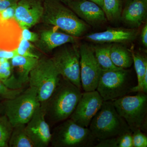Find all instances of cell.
Instances as JSON below:
<instances>
[{"label": "cell", "instance_id": "74e56055", "mask_svg": "<svg viewBox=\"0 0 147 147\" xmlns=\"http://www.w3.org/2000/svg\"><path fill=\"white\" fill-rule=\"evenodd\" d=\"M62 3H63L65 5H66L69 2L71 1V0H59Z\"/></svg>", "mask_w": 147, "mask_h": 147}, {"label": "cell", "instance_id": "d590c367", "mask_svg": "<svg viewBox=\"0 0 147 147\" xmlns=\"http://www.w3.org/2000/svg\"><path fill=\"white\" fill-rule=\"evenodd\" d=\"M89 1H91L96 4L98 5L101 8L102 7L103 0H89Z\"/></svg>", "mask_w": 147, "mask_h": 147}, {"label": "cell", "instance_id": "5b68a950", "mask_svg": "<svg viewBox=\"0 0 147 147\" xmlns=\"http://www.w3.org/2000/svg\"><path fill=\"white\" fill-rule=\"evenodd\" d=\"M54 128L50 143L54 147H94L96 139L89 129L68 119Z\"/></svg>", "mask_w": 147, "mask_h": 147}, {"label": "cell", "instance_id": "ffe728a7", "mask_svg": "<svg viewBox=\"0 0 147 147\" xmlns=\"http://www.w3.org/2000/svg\"><path fill=\"white\" fill-rule=\"evenodd\" d=\"M110 54L113 64L119 68L126 69L130 67L133 63L131 53L123 46L110 45Z\"/></svg>", "mask_w": 147, "mask_h": 147}, {"label": "cell", "instance_id": "30bf717a", "mask_svg": "<svg viewBox=\"0 0 147 147\" xmlns=\"http://www.w3.org/2000/svg\"><path fill=\"white\" fill-rule=\"evenodd\" d=\"M79 52L82 87L85 92L95 90L102 69L96 60L93 47L83 44Z\"/></svg>", "mask_w": 147, "mask_h": 147}, {"label": "cell", "instance_id": "4dcf8cb0", "mask_svg": "<svg viewBox=\"0 0 147 147\" xmlns=\"http://www.w3.org/2000/svg\"><path fill=\"white\" fill-rule=\"evenodd\" d=\"M21 38L30 42H36L39 38V35L29 30L28 28L22 29Z\"/></svg>", "mask_w": 147, "mask_h": 147}, {"label": "cell", "instance_id": "83f0119b", "mask_svg": "<svg viewBox=\"0 0 147 147\" xmlns=\"http://www.w3.org/2000/svg\"><path fill=\"white\" fill-rule=\"evenodd\" d=\"M133 147H147V137L140 129L132 131Z\"/></svg>", "mask_w": 147, "mask_h": 147}, {"label": "cell", "instance_id": "836d02e7", "mask_svg": "<svg viewBox=\"0 0 147 147\" xmlns=\"http://www.w3.org/2000/svg\"><path fill=\"white\" fill-rule=\"evenodd\" d=\"M19 0H0V12L11 6L16 4Z\"/></svg>", "mask_w": 147, "mask_h": 147}, {"label": "cell", "instance_id": "9c48e42d", "mask_svg": "<svg viewBox=\"0 0 147 147\" xmlns=\"http://www.w3.org/2000/svg\"><path fill=\"white\" fill-rule=\"evenodd\" d=\"M52 59L62 77L81 89L80 55L75 46L63 47L53 55Z\"/></svg>", "mask_w": 147, "mask_h": 147}, {"label": "cell", "instance_id": "7402d4cb", "mask_svg": "<svg viewBox=\"0 0 147 147\" xmlns=\"http://www.w3.org/2000/svg\"><path fill=\"white\" fill-rule=\"evenodd\" d=\"M110 45L96 46L93 48L95 57L102 70L123 69L119 68L113 64L110 57Z\"/></svg>", "mask_w": 147, "mask_h": 147}, {"label": "cell", "instance_id": "7a4b0ae2", "mask_svg": "<svg viewBox=\"0 0 147 147\" xmlns=\"http://www.w3.org/2000/svg\"><path fill=\"white\" fill-rule=\"evenodd\" d=\"M41 20L76 37L84 34L88 28L84 21L59 0H44Z\"/></svg>", "mask_w": 147, "mask_h": 147}, {"label": "cell", "instance_id": "e0dca14e", "mask_svg": "<svg viewBox=\"0 0 147 147\" xmlns=\"http://www.w3.org/2000/svg\"><path fill=\"white\" fill-rule=\"evenodd\" d=\"M147 0H132L122 11V19L129 26L138 27L146 18Z\"/></svg>", "mask_w": 147, "mask_h": 147}, {"label": "cell", "instance_id": "8d00e7d4", "mask_svg": "<svg viewBox=\"0 0 147 147\" xmlns=\"http://www.w3.org/2000/svg\"><path fill=\"white\" fill-rule=\"evenodd\" d=\"M3 102H0V115L2 113H3Z\"/></svg>", "mask_w": 147, "mask_h": 147}, {"label": "cell", "instance_id": "52a82bcc", "mask_svg": "<svg viewBox=\"0 0 147 147\" xmlns=\"http://www.w3.org/2000/svg\"><path fill=\"white\" fill-rule=\"evenodd\" d=\"M3 104V113L13 127L26 124L40 103L35 88L30 86L16 97L4 100Z\"/></svg>", "mask_w": 147, "mask_h": 147}, {"label": "cell", "instance_id": "6da1fadb", "mask_svg": "<svg viewBox=\"0 0 147 147\" xmlns=\"http://www.w3.org/2000/svg\"><path fill=\"white\" fill-rule=\"evenodd\" d=\"M82 94L81 89L61 76L53 94L45 102L40 103L44 108L46 121L55 124L69 118Z\"/></svg>", "mask_w": 147, "mask_h": 147}, {"label": "cell", "instance_id": "44dd1931", "mask_svg": "<svg viewBox=\"0 0 147 147\" xmlns=\"http://www.w3.org/2000/svg\"><path fill=\"white\" fill-rule=\"evenodd\" d=\"M26 125V124H18L13 127L9 147H34L27 134Z\"/></svg>", "mask_w": 147, "mask_h": 147}, {"label": "cell", "instance_id": "f546056e", "mask_svg": "<svg viewBox=\"0 0 147 147\" xmlns=\"http://www.w3.org/2000/svg\"><path fill=\"white\" fill-rule=\"evenodd\" d=\"M16 5L17 4L11 6L5 10L0 12V16L3 21H7L14 18Z\"/></svg>", "mask_w": 147, "mask_h": 147}, {"label": "cell", "instance_id": "603a6c76", "mask_svg": "<svg viewBox=\"0 0 147 147\" xmlns=\"http://www.w3.org/2000/svg\"><path fill=\"white\" fill-rule=\"evenodd\" d=\"M101 8L108 21H117L122 11V0H103Z\"/></svg>", "mask_w": 147, "mask_h": 147}, {"label": "cell", "instance_id": "4316f807", "mask_svg": "<svg viewBox=\"0 0 147 147\" xmlns=\"http://www.w3.org/2000/svg\"><path fill=\"white\" fill-rule=\"evenodd\" d=\"M23 90H13L9 88L0 81V100H5L16 97Z\"/></svg>", "mask_w": 147, "mask_h": 147}, {"label": "cell", "instance_id": "484cf974", "mask_svg": "<svg viewBox=\"0 0 147 147\" xmlns=\"http://www.w3.org/2000/svg\"><path fill=\"white\" fill-rule=\"evenodd\" d=\"M34 46L30 41L21 38L18 47L16 49L18 55L24 57L39 58V57L33 53Z\"/></svg>", "mask_w": 147, "mask_h": 147}, {"label": "cell", "instance_id": "d6a6232c", "mask_svg": "<svg viewBox=\"0 0 147 147\" xmlns=\"http://www.w3.org/2000/svg\"><path fill=\"white\" fill-rule=\"evenodd\" d=\"M18 55L16 49L11 51L0 50V58H3L10 60L13 57Z\"/></svg>", "mask_w": 147, "mask_h": 147}, {"label": "cell", "instance_id": "cb8c5ba5", "mask_svg": "<svg viewBox=\"0 0 147 147\" xmlns=\"http://www.w3.org/2000/svg\"><path fill=\"white\" fill-rule=\"evenodd\" d=\"M131 54L137 74V84L136 86H138L142 83L144 76L147 72V59L139 53H134L132 49Z\"/></svg>", "mask_w": 147, "mask_h": 147}, {"label": "cell", "instance_id": "ba28073f", "mask_svg": "<svg viewBox=\"0 0 147 147\" xmlns=\"http://www.w3.org/2000/svg\"><path fill=\"white\" fill-rule=\"evenodd\" d=\"M135 86L126 69H102L96 90L104 101H108L131 93Z\"/></svg>", "mask_w": 147, "mask_h": 147}, {"label": "cell", "instance_id": "1f68e13d", "mask_svg": "<svg viewBox=\"0 0 147 147\" xmlns=\"http://www.w3.org/2000/svg\"><path fill=\"white\" fill-rule=\"evenodd\" d=\"M95 147H118L117 137H111L100 142L94 146Z\"/></svg>", "mask_w": 147, "mask_h": 147}, {"label": "cell", "instance_id": "8fae6325", "mask_svg": "<svg viewBox=\"0 0 147 147\" xmlns=\"http://www.w3.org/2000/svg\"><path fill=\"white\" fill-rule=\"evenodd\" d=\"M103 101L96 90L82 93L69 118L80 126L88 127L92 119L101 108Z\"/></svg>", "mask_w": 147, "mask_h": 147}, {"label": "cell", "instance_id": "7c38bea8", "mask_svg": "<svg viewBox=\"0 0 147 147\" xmlns=\"http://www.w3.org/2000/svg\"><path fill=\"white\" fill-rule=\"evenodd\" d=\"M26 129L34 147L48 146L51 141L52 133L45 119L44 108L41 104L26 124Z\"/></svg>", "mask_w": 147, "mask_h": 147}, {"label": "cell", "instance_id": "d4e9b609", "mask_svg": "<svg viewBox=\"0 0 147 147\" xmlns=\"http://www.w3.org/2000/svg\"><path fill=\"white\" fill-rule=\"evenodd\" d=\"M13 126L5 115H0V147H9Z\"/></svg>", "mask_w": 147, "mask_h": 147}, {"label": "cell", "instance_id": "3957f363", "mask_svg": "<svg viewBox=\"0 0 147 147\" xmlns=\"http://www.w3.org/2000/svg\"><path fill=\"white\" fill-rule=\"evenodd\" d=\"M89 127L94 137L99 141L131 131L126 122L117 112L112 100L103 101Z\"/></svg>", "mask_w": 147, "mask_h": 147}, {"label": "cell", "instance_id": "9a60e30c", "mask_svg": "<svg viewBox=\"0 0 147 147\" xmlns=\"http://www.w3.org/2000/svg\"><path fill=\"white\" fill-rule=\"evenodd\" d=\"M21 31L14 18L4 21L0 16V50L16 49L21 40Z\"/></svg>", "mask_w": 147, "mask_h": 147}, {"label": "cell", "instance_id": "ac0fdd59", "mask_svg": "<svg viewBox=\"0 0 147 147\" xmlns=\"http://www.w3.org/2000/svg\"><path fill=\"white\" fill-rule=\"evenodd\" d=\"M39 58L17 55L10 59L13 76L22 86L28 83L30 72Z\"/></svg>", "mask_w": 147, "mask_h": 147}, {"label": "cell", "instance_id": "4fadbf2b", "mask_svg": "<svg viewBox=\"0 0 147 147\" xmlns=\"http://www.w3.org/2000/svg\"><path fill=\"white\" fill-rule=\"evenodd\" d=\"M44 0H19L14 18L21 29H29L41 20Z\"/></svg>", "mask_w": 147, "mask_h": 147}, {"label": "cell", "instance_id": "d6986e66", "mask_svg": "<svg viewBox=\"0 0 147 147\" xmlns=\"http://www.w3.org/2000/svg\"><path fill=\"white\" fill-rule=\"evenodd\" d=\"M136 36L135 32L130 30L110 29L105 31L88 35L86 38L90 41L98 43L120 42L132 40Z\"/></svg>", "mask_w": 147, "mask_h": 147}, {"label": "cell", "instance_id": "8992f818", "mask_svg": "<svg viewBox=\"0 0 147 147\" xmlns=\"http://www.w3.org/2000/svg\"><path fill=\"white\" fill-rule=\"evenodd\" d=\"M135 95L124 96L112 100L117 112L126 122L131 131L147 127V94L138 92Z\"/></svg>", "mask_w": 147, "mask_h": 147}, {"label": "cell", "instance_id": "2e32d148", "mask_svg": "<svg viewBox=\"0 0 147 147\" xmlns=\"http://www.w3.org/2000/svg\"><path fill=\"white\" fill-rule=\"evenodd\" d=\"M77 37L54 30L43 31L39 35L37 45L42 52H51L56 47L67 43H74Z\"/></svg>", "mask_w": 147, "mask_h": 147}, {"label": "cell", "instance_id": "e575fe53", "mask_svg": "<svg viewBox=\"0 0 147 147\" xmlns=\"http://www.w3.org/2000/svg\"><path fill=\"white\" fill-rule=\"evenodd\" d=\"M141 38L143 45L147 47V25L146 24L142 30Z\"/></svg>", "mask_w": 147, "mask_h": 147}, {"label": "cell", "instance_id": "277c9868", "mask_svg": "<svg viewBox=\"0 0 147 147\" xmlns=\"http://www.w3.org/2000/svg\"><path fill=\"white\" fill-rule=\"evenodd\" d=\"M61 76L52 58L38 59L29 75L30 86L35 88L40 103L45 102L55 90Z\"/></svg>", "mask_w": 147, "mask_h": 147}, {"label": "cell", "instance_id": "f1b7e54d", "mask_svg": "<svg viewBox=\"0 0 147 147\" xmlns=\"http://www.w3.org/2000/svg\"><path fill=\"white\" fill-rule=\"evenodd\" d=\"M118 147H133L132 131H129L117 137Z\"/></svg>", "mask_w": 147, "mask_h": 147}, {"label": "cell", "instance_id": "5bb4252c", "mask_svg": "<svg viewBox=\"0 0 147 147\" xmlns=\"http://www.w3.org/2000/svg\"><path fill=\"white\" fill-rule=\"evenodd\" d=\"M66 5L78 17L92 26L100 25L107 21L102 9L89 0H71Z\"/></svg>", "mask_w": 147, "mask_h": 147}]
</instances>
